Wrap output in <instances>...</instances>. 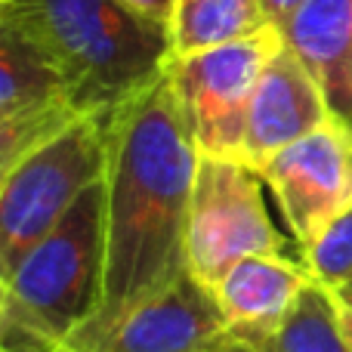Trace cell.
<instances>
[{"mask_svg": "<svg viewBox=\"0 0 352 352\" xmlns=\"http://www.w3.org/2000/svg\"><path fill=\"white\" fill-rule=\"evenodd\" d=\"M105 266L90 322L62 352H93L136 306L188 272L198 146L170 72L105 121Z\"/></svg>", "mask_w": 352, "mask_h": 352, "instance_id": "1", "label": "cell"}, {"mask_svg": "<svg viewBox=\"0 0 352 352\" xmlns=\"http://www.w3.org/2000/svg\"><path fill=\"white\" fill-rule=\"evenodd\" d=\"M16 31L62 74L84 118L109 121L167 74L170 28L127 0H0Z\"/></svg>", "mask_w": 352, "mask_h": 352, "instance_id": "2", "label": "cell"}, {"mask_svg": "<svg viewBox=\"0 0 352 352\" xmlns=\"http://www.w3.org/2000/svg\"><path fill=\"white\" fill-rule=\"evenodd\" d=\"M105 266V182L90 186L43 241L0 278L3 352H62L90 322Z\"/></svg>", "mask_w": 352, "mask_h": 352, "instance_id": "3", "label": "cell"}, {"mask_svg": "<svg viewBox=\"0 0 352 352\" xmlns=\"http://www.w3.org/2000/svg\"><path fill=\"white\" fill-rule=\"evenodd\" d=\"M105 121L84 118L0 173V278L62 223L87 188L105 179Z\"/></svg>", "mask_w": 352, "mask_h": 352, "instance_id": "4", "label": "cell"}, {"mask_svg": "<svg viewBox=\"0 0 352 352\" xmlns=\"http://www.w3.org/2000/svg\"><path fill=\"white\" fill-rule=\"evenodd\" d=\"M260 173L241 158L198 155L186 256L188 272L207 287L244 256L287 254V238L275 229L263 201Z\"/></svg>", "mask_w": 352, "mask_h": 352, "instance_id": "5", "label": "cell"}, {"mask_svg": "<svg viewBox=\"0 0 352 352\" xmlns=\"http://www.w3.org/2000/svg\"><path fill=\"white\" fill-rule=\"evenodd\" d=\"M285 47V31L266 25L232 43L170 59V78L182 99L198 155L241 158L248 115L272 56Z\"/></svg>", "mask_w": 352, "mask_h": 352, "instance_id": "6", "label": "cell"}, {"mask_svg": "<svg viewBox=\"0 0 352 352\" xmlns=\"http://www.w3.org/2000/svg\"><path fill=\"white\" fill-rule=\"evenodd\" d=\"M272 188L297 248L352 204V127L331 118L316 133L254 164Z\"/></svg>", "mask_w": 352, "mask_h": 352, "instance_id": "7", "label": "cell"}, {"mask_svg": "<svg viewBox=\"0 0 352 352\" xmlns=\"http://www.w3.org/2000/svg\"><path fill=\"white\" fill-rule=\"evenodd\" d=\"M78 111L62 74L10 28H0V173L72 130Z\"/></svg>", "mask_w": 352, "mask_h": 352, "instance_id": "8", "label": "cell"}, {"mask_svg": "<svg viewBox=\"0 0 352 352\" xmlns=\"http://www.w3.org/2000/svg\"><path fill=\"white\" fill-rule=\"evenodd\" d=\"M229 340L213 287L182 272L170 287L136 306L93 352H217Z\"/></svg>", "mask_w": 352, "mask_h": 352, "instance_id": "9", "label": "cell"}, {"mask_svg": "<svg viewBox=\"0 0 352 352\" xmlns=\"http://www.w3.org/2000/svg\"><path fill=\"white\" fill-rule=\"evenodd\" d=\"M334 118L324 84L291 47L278 50L256 84L244 133V161L250 167L281 148L316 133Z\"/></svg>", "mask_w": 352, "mask_h": 352, "instance_id": "10", "label": "cell"}, {"mask_svg": "<svg viewBox=\"0 0 352 352\" xmlns=\"http://www.w3.org/2000/svg\"><path fill=\"white\" fill-rule=\"evenodd\" d=\"M312 281L316 278L306 263L287 254H256L238 260L213 287L232 340L254 346L275 334Z\"/></svg>", "mask_w": 352, "mask_h": 352, "instance_id": "11", "label": "cell"}, {"mask_svg": "<svg viewBox=\"0 0 352 352\" xmlns=\"http://www.w3.org/2000/svg\"><path fill=\"white\" fill-rule=\"evenodd\" d=\"M285 41L312 68L331 99L352 53V0H306L287 22Z\"/></svg>", "mask_w": 352, "mask_h": 352, "instance_id": "12", "label": "cell"}, {"mask_svg": "<svg viewBox=\"0 0 352 352\" xmlns=\"http://www.w3.org/2000/svg\"><path fill=\"white\" fill-rule=\"evenodd\" d=\"M266 25L260 0H176L170 19L173 59L241 41Z\"/></svg>", "mask_w": 352, "mask_h": 352, "instance_id": "13", "label": "cell"}, {"mask_svg": "<svg viewBox=\"0 0 352 352\" xmlns=\"http://www.w3.org/2000/svg\"><path fill=\"white\" fill-rule=\"evenodd\" d=\"M256 352H352L343 309L334 291L312 281L275 334L254 343Z\"/></svg>", "mask_w": 352, "mask_h": 352, "instance_id": "14", "label": "cell"}, {"mask_svg": "<svg viewBox=\"0 0 352 352\" xmlns=\"http://www.w3.org/2000/svg\"><path fill=\"white\" fill-rule=\"evenodd\" d=\"M300 260L306 263L312 278L328 291L340 294L352 285V204L337 213L309 244L300 248Z\"/></svg>", "mask_w": 352, "mask_h": 352, "instance_id": "15", "label": "cell"}, {"mask_svg": "<svg viewBox=\"0 0 352 352\" xmlns=\"http://www.w3.org/2000/svg\"><path fill=\"white\" fill-rule=\"evenodd\" d=\"M331 109L340 118L346 127H352V53L346 59V68H343L340 80H337L334 93H331Z\"/></svg>", "mask_w": 352, "mask_h": 352, "instance_id": "16", "label": "cell"}, {"mask_svg": "<svg viewBox=\"0 0 352 352\" xmlns=\"http://www.w3.org/2000/svg\"><path fill=\"white\" fill-rule=\"evenodd\" d=\"M303 3H306V0H260L266 22L275 25V28H281V31L287 28V22L297 16V10H300Z\"/></svg>", "mask_w": 352, "mask_h": 352, "instance_id": "17", "label": "cell"}, {"mask_svg": "<svg viewBox=\"0 0 352 352\" xmlns=\"http://www.w3.org/2000/svg\"><path fill=\"white\" fill-rule=\"evenodd\" d=\"M127 3L133 6V10L146 12L148 19H155V22H161V25H167V28H170L176 0H127Z\"/></svg>", "mask_w": 352, "mask_h": 352, "instance_id": "18", "label": "cell"}, {"mask_svg": "<svg viewBox=\"0 0 352 352\" xmlns=\"http://www.w3.org/2000/svg\"><path fill=\"white\" fill-rule=\"evenodd\" d=\"M217 352H256L254 346H248V343H238V340H229V343H223Z\"/></svg>", "mask_w": 352, "mask_h": 352, "instance_id": "19", "label": "cell"}, {"mask_svg": "<svg viewBox=\"0 0 352 352\" xmlns=\"http://www.w3.org/2000/svg\"><path fill=\"white\" fill-rule=\"evenodd\" d=\"M337 300H340L343 306H349V309H352V285H346V287H343V291L337 294Z\"/></svg>", "mask_w": 352, "mask_h": 352, "instance_id": "20", "label": "cell"}, {"mask_svg": "<svg viewBox=\"0 0 352 352\" xmlns=\"http://www.w3.org/2000/svg\"><path fill=\"white\" fill-rule=\"evenodd\" d=\"M340 309H343V324H346V334L352 340V309H349V306H343V303H340Z\"/></svg>", "mask_w": 352, "mask_h": 352, "instance_id": "21", "label": "cell"}]
</instances>
